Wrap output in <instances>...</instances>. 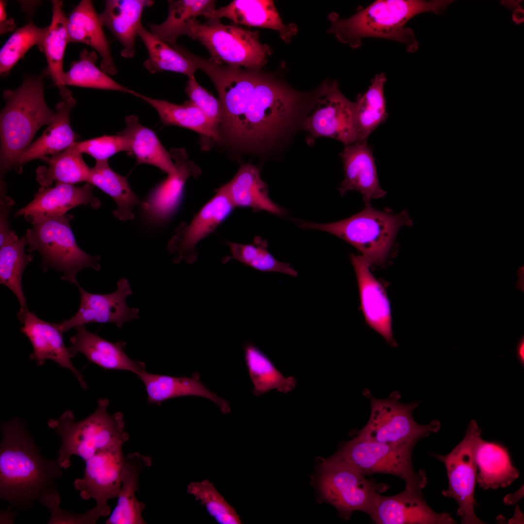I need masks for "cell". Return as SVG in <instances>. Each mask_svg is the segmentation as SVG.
I'll list each match as a JSON object with an SVG mask.
<instances>
[{"label":"cell","instance_id":"obj_28","mask_svg":"<svg viewBox=\"0 0 524 524\" xmlns=\"http://www.w3.org/2000/svg\"><path fill=\"white\" fill-rule=\"evenodd\" d=\"M137 376L145 385L149 404L160 405L163 401L172 398L195 395L210 399L223 413H228L230 411L229 402L207 388L197 373H193L190 377L153 374L146 371Z\"/></svg>","mask_w":524,"mask_h":524},{"label":"cell","instance_id":"obj_17","mask_svg":"<svg viewBox=\"0 0 524 524\" xmlns=\"http://www.w3.org/2000/svg\"><path fill=\"white\" fill-rule=\"evenodd\" d=\"M377 524H452L450 514L437 513L428 506L422 492L405 487L401 492L384 496L378 493L369 515Z\"/></svg>","mask_w":524,"mask_h":524},{"label":"cell","instance_id":"obj_3","mask_svg":"<svg viewBox=\"0 0 524 524\" xmlns=\"http://www.w3.org/2000/svg\"><path fill=\"white\" fill-rule=\"evenodd\" d=\"M300 99L298 93L260 73L240 115L224 131L230 141L243 147L268 145L292 124Z\"/></svg>","mask_w":524,"mask_h":524},{"label":"cell","instance_id":"obj_43","mask_svg":"<svg viewBox=\"0 0 524 524\" xmlns=\"http://www.w3.org/2000/svg\"><path fill=\"white\" fill-rule=\"evenodd\" d=\"M227 244L230 247L231 255L223 259L224 263L234 259L262 272H276L293 277L298 275L290 263L281 262L274 258L267 250V241L259 236L255 237L251 244L231 242H227Z\"/></svg>","mask_w":524,"mask_h":524},{"label":"cell","instance_id":"obj_11","mask_svg":"<svg viewBox=\"0 0 524 524\" xmlns=\"http://www.w3.org/2000/svg\"><path fill=\"white\" fill-rule=\"evenodd\" d=\"M371 403L369 419L361 429L354 432L361 439L379 442L408 443H416L432 433L437 432L441 427L440 422L433 420L426 425L416 423L412 413L419 402L409 404L399 402L400 393L394 391L388 398L383 399L374 397L367 389L362 392Z\"/></svg>","mask_w":524,"mask_h":524},{"label":"cell","instance_id":"obj_4","mask_svg":"<svg viewBox=\"0 0 524 524\" xmlns=\"http://www.w3.org/2000/svg\"><path fill=\"white\" fill-rule=\"evenodd\" d=\"M45 69L38 75H26L22 84L15 90L3 92L5 105L0 114V174L15 170L16 162L32 143L36 132L48 125L55 112L47 106L44 92Z\"/></svg>","mask_w":524,"mask_h":524},{"label":"cell","instance_id":"obj_27","mask_svg":"<svg viewBox=\"0 0 524 524\" xmlns=\"http://www.w3.org/2000/svg\"><path fill=\"white\" fill-rule=\"evenodd\" d=\"M154 3L151 0H107L99 15L103 26L106 27L122 46L121 55L132 58L135 53V39L145 8Z\"/></svg>","mask_w":524,"mask_h":524},{"label":"cell","instance_id":"obj_8","mask_svg":"<svg viewBox=\"0 0 524 524\" xmlns=\"http://www.w3.org/2000/svg\"><path fill=\"white\" fill-rule=\"evenodd\" d=\"M206 24L193 18L188 22L185 35L199 41L209 51L210 60L234 67L259 71L271 54L269 47L261 43L257 32L238 25L224 24L209 20Z\"/></svg>","mask_w":524,"mask_h":524},{"label":"cell","instance_id":"obj_9","mask_svg":"<svg viewBox=\"0 0 524 524\" xmlns=\"http://www.w3.org/2000/svg\"><path fill=\"white\" fill-rule=\"evenodd\" d=\"M316 486L323 500L335 507L345 521L355 511L369 515L377 494L390 487L366 478L355 466L331 457L320 463Z\"/></svg>","mask_w":524,"mask_h":524},{"label":"cell","instance_id":"obj_19","mask_svg":"<svg viewBox=\"0 0 524 524\" xmlns=\"http://www.w3.org/2000/svg\"><path fill=\"white\" fill-rule=\"evenodd\" d=\"M93 188L94 186L88 182L82 187L66 183H57L53 187L41 186L33 200L17 211L16 215H24L27 221L34 224L63 215L79 205H89L98 209L101 203L93 195Z\"/></svg>","mask_w":524,"mask_h":524},{"label":"cell","instance_id":"obj_21","mask_svg":"<svg viewBox=\"0 0 524 524\" xmlns=\"http://www.w3.org/2000/svg\"><path fill=\"white\" fill-rule=\"evenodd\" d=\"M60 95L61 100L57 104L54 117L47 128L19 157L15 169L18 174L22 172V166L26 163L63 151L79 137L70 122V112L76 104V99L69 89Z\"/></svg>","mask_w":524,"mask_h":524},{"label":"cell","instance_id":"obj_34","mask_svg":"<svg viewBox=\"0 0 524 524\" xmlns=\"http://www.w3.org/2000/svg\"><path fill=\"white\" fill-rule=\"evenodd\" d=\"M125 129L118 133L127 137L131 144V152L134 155L136 164H150L168 175L175 171L172 157L163 146L155 132L142 125L135 115L125 118Z\"/></svg>","mask_w":524,"mask_h":524},{"label":"cell","instance_id":"obj_24","mask_svg":"<svg viewBox=\"0 0 524 524\" xmlns=\"http://www.w3.org/2000/svg\"><path fill=\"white\" fill-rule=\"evenodd\" d=\"M170 153L175 161V171L152 191L146 201L148 204L146 215L153 222L164 221L173 214L180 202L186 180L199 173L198 167L188 160L184 149H173Z\"/></svg>","mask_w":524,"mask_h":524},{"label":"cell","instance_id":"obj_33","mask_svg":"<svg viewBox=\"0 0 524 524\" xmlns=\"http://www.w3.org/2000/svg\"><path fill=\"white\" fill-rule=\"evenodd\" d=\"M87 182L95 186L110 196L115 202L117 209L113 214L123 221L134 218L132 209L140 206L145 211L148 204L141 200L130 187L127 178L115 172L108 160L96 161L91 168Z\"/></svg>","mask_w":524,"mask_h":524},{"label":"cell","instance_id":"obj_44","mask_svg":"<svg viewBox=\"0 0 524 524\" xmlns=\"http://www.w3.org/2000/svg\"><path fill=\"white\" fill-rule=\"evenodd\" d=\"M48 26L39 28L32 22L16 30L0 50V73H8L28 50L34 45L41 49Z\"/></svg>","mask_w":524,"mask_h":524},{"label":"cell","instance_id":"obj_14","mask_svg":"<svg viewBox=\"0 0 524 524\" xmlns=\"http://www.w3.org/2000/svg\"><path fill=\"white\" fill-rule=\"evenodd\" d=\"M122 444L108 447L85 461L82 478L75 479L74 487L84 500L94 499L95 508L103 517L111 513L109 499L117 497L121 485L124 456Z\"/></svg>","mask_w":524,"mask_h":524},{"label":"cell","instance_id":"obj_18","mask_svg":"<svg viewBox=\"0 0 524 524\" xmlns=\"http://www.w3.org/2000/svg\"><path fill=\"white\" fill-rule=\"evenodd\" d=\"M17 315L22 325L21 332L28 338L33 346L31 359L38 366L43 365L48 360L54 361L71 371L80 385L87 389L82 375L71 362L68 348L64 342V332L59 329L57 323L41 319L27 308L20 309Z\"/></svg>","mask_w":524,"mask_h":524},{"label":"cell","instance_id":"obj_37","mask_svg":"<svg viewBox=\"0 0 524 524\" xmlns=\"http://www.w3.org/2000/svg\"><path fill=\"white\" fill-rule=\"evenodd\" d=\"M244 349L247 371L254 386L252 393L255 396H260L273 389L286 393L295 388V378L284 376L269 358L254 344L246 343Z\"/></svg>","mask_w":524,"mask_h":524},{"label":"cell","instance_id":"obj_26","mask_svg":"<svg viewBox=\"0 0 524 524\" xmlns=\"http://www.w3.org/2000/svg\"><path fill=\"white\" fill-rule=\"evenodd\" d=\"M206 17L214 20L226 17L237 25L276 30L287 43L291 40L297 31L295 25L283 23L273 0H234L215 9Z\"/></svg>","mask_w":524,"mask_h":524},{"label":"cell","instance_id":"obj_10","mask_svg":"<svg viewBox=\"0 0 524 524\" xmlns=\"http://www.w3.org/2000/svg\"><path fill=\"white\" fill-rule=\"evenodd\" d=\"M414 445L367 441L356 435L343 443L332 458L352 465L365 476L381 473L403 479L406 487L422 492L427 484L425 471L413 469Z\"/></svg>","mask_w":524,"mask_h":524},{"label":"cell","instance_id":"obj_23","mask_svg":"<svg viewBox=\"0 0 524 524\" xmlns=\"http://www.w3.org/2000/svg\"><path fill=\"white\" fill-rule=\"evenodd\" d=\"M74 328L76 333L70 338L71 345L67 347L71 358L80 353L105 369L126 370L137 375L146 371L144 362L132 360L125 353V342L108 341L88 331L84 325Z\"/></svg>","mask_w":524,"mask_h":524},{"label":"cell","instance_id":"obj_42","mask_svg":"<svg viewBox=\"0 0 524 524\" xmlns=\"http://www.w3.org/2000/svg\"><path fill=\"white\" fill-rule=\"evenodd\" d=\"M26 245V237H22L0 247V283L14 294L19 302L20 309L27 308L22 289L23 273L33 259L32 254L25 253Z\"/></svg>","mask_w":524,"mask_h":524},{"label":"cell","instance_id":"obj_20","mask_svg":"<svg viewBox=\"0 0 524 524\" xmlns=\"http://www.w3.org/2000/svg\"><path fill=\"white\" fill-rule=\"evenodd\" d=\"M350 261L356 274L360 307L366 323L391 346H396L392 332L391 306L386 291L372 274L371 264L365 257L351 254Z\"/></svg>","mask_w":524,"mask_h":524},{"label":"cell","instance_id":"obj_15","mask_svg":"<svg viewBox=\"0 0 524 524\" xmlns=\"http://www.w3.org/2000/svg\"><path fill=\"white\" fill-rule=\"evenodd\" d=\"M234 208L225 185L195 215L189 224L181 223L169 241L167 250L174 263L184 261L191 264L197 258L196 245L213 232Z\"/></svg>","mask_w":524,"mask_h":524},{"label":"cell","instance_id":"obj_32","mask_svg":"<svg viewBox=\"0 0 524 524\" xmlns=\"http://www.w3.org/2000/svg\"><path fill=\"white\" fill-rule=\"evenodd\" d=\"M138 35L147 50L148 58L143 66L149 73L169 71L183 74L188 78L194 76L198 68L192 53L182 46L162 40L142 24L138 28Z\"/></svg>","mask_w":524,"mask_h":524},{"label":"cell","instance_id":"obj_22","mask_svg":"<svg viewBox=\"0 0 524 524\" xmlns=\"http://www.w3.org/2000/svg\"><path fill=\"white\" fill-rule=\"evenodd\" d=\"M340 155L344 171V178L338 188L341 196L356 190L366 204L372 199L384 197L386 192L379 185L372 147L367 141L346 146Z\"/></svg>","mask_w":524,"mask_h":524},{"label":"cell","instance_id":"obj_39","mask_svg":"<svg viewBox=\"0 0 524 524\" xmlns=\"http://www.w3.org/2000/svg\"><path fill=\"white\" fill-rule=\"evenodd\" d=\"M52 16L48 30L44 39L41 50L46 56L48 74L51 77L59 93L68 89L63 81V59L68 41L66 25L67 17L63 10V2L51 0Z\"/></svg>","mask_w":524,"mask_h":524},{"label":"cell","instance_id":"obj_29","mask_svg":"<svg viewBox=\"0 0 524 524\" xmlns=\"http://www.w3.org/2000/svg\"><path fill=\"white\" fill-rule=\"evenodd\" d=\"M152 464L151 458L138 452L124 457L117 503L105 523L106 524H144L142 516L145 505L139 501L135 493L139 488L140 473Z\"/></svg>","mask_w":524,"mask_h":524},{"label":"cell","instance_id":"obj_36","mask_svg":"<svg viewBox=\"0 0 524 524\" xmlns=\"http://www.w3.org/2000/svg\"><path fill=\"white\" fill-rule=\"evenodd\" d=\"M133 95L151 105L157 111L161 121L165 125L187 128L214 141H217L221 138L219 130L189 100L179 105L152 98L135 91Z\"/></svg>","mask_w":524,"mask_h":524},{"label":"cell","instance_id":"obj_7","mask_svg":"<svg viewBox=\"0 0 524 524\" xmlns=\"http://www.w3.org/2000/svg\"><path fill=\"white\" fill-rule=\"evenodd\" d=\"M73 217L66 213L33 224L25 237L28 251L40 253L44 272L54 269L62 273V280L78 286V273L86 267L99 270L101 257L89 255L78 246L70 226Z\"/></svg>","mask_w":524,"mask_h":524},{"label":"cell","instance_id":"obj_45","mask_svg":"<svg viewBox=\"0 0 524 524\" xmlns=\"http://www.w3.org/2000/svg\"><path fill=\"white\" fill-rule=\"evenodd\" d=\"M187 492L204 506L209 515L219 524H240L241 521L236 510L217 491L208 480L192 482Z\"/></svg>","mask_w":524,"mask_h":524},{"label":"cell","instance_id":"obj_47","mask_svg":"<svg viewBox=\"0 0 524 524\" xmlns=\"http://www.w3.org/2000/svg\"><path fill=\"white\" fill-rule=\"evenodd\" d=\"M185 92L189 100L197 107L218 130L222 118V108L219 99L201 86L195 76L188 78Z\"/></svg>","mask_w":524,"mask_h":524},{"label":"cell","instance_id":"obj_51","mask_svg":"<svg viewBox=\"0 0 524 524\" xmlns=\"http://www.w3.org/2000/svg\"><path fill=\"white\" fill-rule=\"evenodd\" d=\"M516 356H517L518 360H519L520 364L524 367V338L523 336L520 339L516 346Z\"/></svg>","mask_w":524,"mask_h":524},{"label":"cell","instance_id":"obj_31","mask_svg":"<svg viewBox=\"0 0 524 524\" xmlns=\"http://www.w3.org/2000/svg\"><path fill=\"white\" fill-rule=\"evenodd\" d=\"M476 481L484 490L509 486L519 476L508 449L496 442L480 439L475 452Z\"/></svg>","mask_w":524,"mask_h":524},{"label":"cell","instance_id":"obj_38","mask_svg":"<svg viewBox=\"0 0 524 524\" xmlns=\"http://www.w3.org/2000/svg\"><path fill=\"white\" fill-rule=\"evenodd\" d=\"M386 78L384 73L375 76L367 90L359 94L354 102V119L358 134L356 142H362L387 118L384 86Z\"/></svg>","mask_w":524,"mask_h":524},{"label":"cell","instance_id":"obj_35","mask_svg":"<svg viewBox=\"0 0 524 524\" xmlns=\"http://www.w3.org/2000/svg\"><path fill=\"white\" fill-rule=\"evenodd\" d=\"M41 159L47 164V166H40L36 170V180L42 187H51L53 183L75 184L88 180L91 168L74 143L63 151Z\"/></svg>","mask_w":524,"mask_h":524},{"label":"cell","instance_id":"obj_48","mask_svg":"<svg viewBox=\"0 0 524 524\" xmlns=\"http://www.w3.org/2000/svg\"><path fill=\"white\" fill-rule=\"evenodd\" d=\"M48 508L51 517L48 524H95L101 517L92 508L83 514H75L61 509L59 507L61 499L56 490L43 495L38 500Z\"/></svg>","mask_w":524,"mask_h":524},{"label":"cell","instance_id":"obj_2","mask_svg":"<svg viewBox=\"0 0 524 524\" xmlns=\"http://www.w3.org/2000/svg\"><path fill=\"white\" fill-rule=\"evenodd\" d=\"M452 0H377L346 19L335 14L330 16V33L341 42L354 48L364 38L392 40L403 44L409 52L416 51L419 44L413 31L406 27L407 22L424 12L443 14Z\"/></svg>","mask_w":524,"mask_h":524},{"label":"cell","instance_id":"obj_1","mask_svg":"<svg viewBox=\"0 0 524 524\" xmlns=\"http://www.w3.org/2000/svg\"><path fill=\"white\" fill-rule=\"evenodd\" d=\"M1 431L0 498L18 509L29 508L35 500L56 490L62 468L57 458L41 455L18 418L3 423Z\"/></svg>","mask_w":524,"mask_h":524},{"label":"cell","instance_id":"obj_16","mask_svg":"<svg viewBox=\"0 0 524 524\" xmlns=\"http://www.w3.org/2000/svg\"><path fill=\"white\" fill-rule=\"evenodd\" d=\"M78 287L81 301L77 312L70 319L57 323L63 332L92 323H114L117 328H121L125 323L139 318V310L127 305L126 299L132 294V290L125 278L118 280L115 291L108 294L90 293L79 285Z\"/></svg>","mask_w":524,"mask_h":524},{"label":"cell","instance_id":"obj_49","mask_svg":"<svg viewBox=\"0 0 524 524\" xmlns=\"http://www.w3.org/2000/svg\"><path fill=\"white\" fill-rule=\"evenodd\" d=\"M0 247L18 239L15 232L11 229L8 215L14 201L6 194V186L0 180Z\"/></svg>","mask_w":524,"mask_h":524},{"label":"cell","instance_id":"obj_12","mask_svg":"<svg viewBox=\"0 0 524 524\" xmlns=\"http://www.w3.org/2000/svg\"><path fill=\"white\" fill-rule=\"evenodd\" d=\"M481 432L476 421L472 420L463 439L448 454H433L446 470L448 489L442 494L458 503L457 513L464 524H484L474 511L477 504L474 497L477 473L475 456Z\"/></svg>","mask_w":524,"mask_h":524},{"label":"cell","instance_id":"obj_50","mask_svg":"<svg viewBox=\"0 0 524 524\" xmlns=\"http://www.w3.org/2000/svg\"><path fill=\"white\" fill-rule=\"evenodd\" d=\"M6 4L4 1H0V33L2 34L14 30L16 27L14 20L8 19L5 10Z\"/></svg>","mask_w":524,"mask_h":524},{"label":"cell","instance_id":"obj_41","mask_svg":"<svg viewBox=\"0 0 524 524\" xmlns=\"http://www.w3.org/2000/svg\"><path fill=\"white\" fill-rule=\"evenodd\" d=\"M97 59L95 51L82 49L79 59L73 62L69 69L64 73L65 85L116 91L133 95L134 91L121 85L98 68L96 64Z\"/></svg>","mask_w":524,"mask_h":524},{"label":"cell","instance_id":"obj_46","mask_svg":"<svg viewBox=\"0 0 524 524\" xmlns=\"http://www.w3.org/2000/svg\"><path fill=\"white\" fill-rule=\"evenodd\" d=\"M74 144L82 154H88L96 161L108 160L110 157L121 151L131 152L129 139L118 133L76 141Z\"/></svg>","mask_w":524,"mask_h":524},{"label":"cell","instance_id":"obj_40","mask_svg":"<svg viewBox=\"0 0 524 524\" xmlns=\"http://www.w3.org/2000/svg\"><path fill=\"white\" fill-rule=\"evenodd\" d=\"M168 2L166 19L161 24H148V27L153 34L171 44H175L180 36L185 34L190 20L201 16L206 17L215 10V1L213 0H171Z\"/></svg>","mask_w":524,"mask_h":524},{"label":"cell","instance_id":"obj_25","mask_svg":"<svg viewBox=\"0 0 524 524\" xmlns=\"http://www.w3.org/2000/svg\"><path fill=\"white\" fill-rule=\"evenodd\" d=\"M103 27L92 1L82 0L67 17L68 41L82 43L92 47L101 56L100 69L108 74L114 75L118 70Z\"/></svg>","mask_w":524,"mask_h":524},{"label":"cell","instance_id":"obj_6","mask_svg":"<svg viewBox=\"0 0 524 524\" xmlns=\"http://www.w3.org/2000/svg\"><path fill=\"white\" fill-rule=\"evenodd\" d=\"M108 406V399L100 398L96 410L82 420L75 422L73 411L67 410L59 418L48 421V426L61 440L57 459L62 468L69 467L73 455L86 461L98 451L112 445H124L128 440L123 414H109Z\"/></svg>","mask_w":524,"mask_h":524},{"label":"cell","instance_id":"obj_13","mask_svg":"<svg viewBox=\"0 0 524 524\" xmlns=\"http://www.w3.org/2000/svg\"><path fill=\"white\" fill-rule=\"evenodd\" d=\"M304 127L310 134L307 138L310 144L319 137L335 139L345 146L357 141L354 102L342 93L337 81L323 85Z\"/></svg>","mask_w":524,"mask_h":524},{"label":"cell","instance_id":"obj_5","mask_svg":"<svg viewBox=\"0 0 524 524\" xmlns=\"http://www.w3.org/2000/svg\"><path fill=\"white\" fill-rule=\"evenodd\" d=\"M293 220L302 229L324 231L340 238L355 247L371 264L376 265L387 260L399 229L412 225L406 211L395 214L389 210H377L370 204H366L360 212L337 222L318 224Z\"/></svg>","mask_w":524,"mask_h":524},{"label":"cell","instance_id":"obj_30","mask_svg":"<svg viewBox=\"0 0 524 524\" xmlns=\"http://www.w3.org/2000/svg\"><path fill=\"white\" fill-rule=\"evenodd\" d=\"M224 185L234 207L250 208L254 212L264 211L278 216L286 214L283 208L270 198L267 186L256 166L242 165L233 178Z\"/></svg>","mask_w":524,"mask_h":524}]
</instances>
